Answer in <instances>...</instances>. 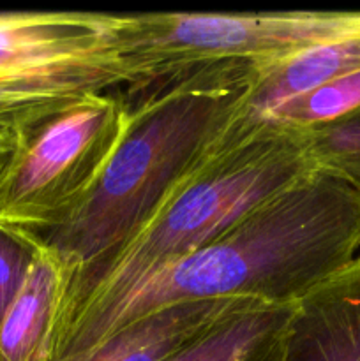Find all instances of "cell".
Segmentation results:
<instances>
[{
    "label": "cell",
    "instance_id": "obj_12",
    "mask_svg": "<svg viewBox=\"0 0 360 361\" xmlns=\"http://www.w3.org/2000/svg\"><path fill=\"white\" fill-rule=\"evenodd\" d=\"M304 130L318 171L360 190V109Z\"/></svg>",
    "mask_w": 360,
    "mask_h": 361
},
{
    "label": "cell",
    "instance_id": "obj_14",
    "mask_svg": "<svg viewBox=\"0 0 360 361\" xmlns=\"http://www.w3.org/2000/svg\"><path fill=\"white\" fill-rule=\"evenodd\" d=\"M34 254V240L0 226V323L23 286Z\"/></svg>",
    "mask_w": 360,
    "mask_h": 361
},
{
    "label": "cell",
    "instance_id": "obj_8",
    "mask_svg": "<svg viewBox=\"0 0 360 361\" xmlns=\"http://www.w3.org/2000/svg\"><path fill=\"white\" fill-rule=\"evenodd\" d=\"M120 16L99 13H6L0 14V60L83 55L119 48Z\"/></svg>",
    "mask_w": 360,
    "mask_h": 361
},
{
    "label": "cell",
    "instance_id": "obj_13",
    "mask_svg": "<svg viewBox=\"0 0 360 361\" xmlns=\"http://www.w3.org/2000/svg\"><path fill=\"white\" fill-rule=\"evenodd\" d=\"M360 109V71L332 80L307 94L289 99L261 118L296 129H309Z\"/></svg>",
    "mask_w": 360,
    "mask_h": 361
},
{
    "label": "cell",
    "instance_id": "obj_9",
    "mask_svg": "<svg viewBox=\"0 0 360 361\" xmlns=\"http://www.w3.org/2000/svg\"><path fill=\"white\" fill-rule=\"evenodd\" d=\"M66 282V267L35 242L23 286L0 323V361H46L49 331Z\"/></svg>",
    "mask_w": 360,
    "mask_h": 361
},
{
    "label": "cell",
    "instance_id": "obj_5",
    "mask_svg": "<svg viewBox=\"0 0 360 361\" xmlns=\"http://www.w3.org/2000/svg\"><path fill=\"white\" fill-rule=\"evenodd\" d=\"M131 122L119 88L20 130L0 178V226L32 240L59 228L92 192Z\"/></svg>",
    "mask_w": 360,
    "mask_h": 361
},
{
    "label": "cell",
    "instance_id": "obj_15",
    "mask_svg": "<svg viewBox=\"0 0 360 361\" xmlns=\"http://www.w3.org/2000/svg\"><path fill=\"white\" fill-rule=\"evenodd\" d=\"M18 145H20V130L11 122L0 118V178L6 173Z\"/></svg>",
    "mask_w": 360,
    "mask_h": 361
},
{
    "label": "cell",
    "instance_id": "obj_6",
    "mask_svg": "<svg viewBox=\"0 0 360 361\" xmlns=\"http://www.w3.org/2000/svg\"><path fill=\"white\" fill-rule=\"evenodd\" d=\"M281 361H360V256L296 300Z\"/></svg>",
    "mask_w": 360,
    "mask_h": 361
},
{
    "label": "cell",
    "instance_id": "obj_7",
    "mask_svg": "<svg viewBox=\"0 0 360 361\" xmlns=\"http://www.w3.org/2000/svg\"><path fill=\"white\" fill-rule=\"evenodd\" d=\"M247 302L253 300H207L164 307L120 328L73 361H173Z\"/></svg>",
    "mask_w": 360,
    "mask_h": 361
},
{
    "label": "cell",
    "instance_id": "obj_10",
    "mask_svg": "<svg viewBox=\"0 0 360 361\" xmlns=\"http://www.w3.org/2000/svg\"><path fill=\"white\" fill-rule=\"evenodd\" d=\"M293 303L247 302L173 361H281Z\"/></svg>",
    "mask_w": 360,
    "mask_h": 361
},
{
    "label": "cell",
    "instance_id": "obj_11",
    "mask_svg": "<svg viewBox=\"0 0 360 361\" xmlns=\"http://www.w3.org/2000/svg\"><path fill=\"white\" fill-rule=\"evenodd\" d=\"M360 71V37L316 46L253 73L244 109L265 116L289 99Z\"/></svg>",
    "mask_w": 360,
    "mask_h": 361
},
{
    "label": "cell",
    "instance_id": "obj_1",
    "mask_svg": "<svg viewBox=\"0 0 360 361\" xmlns=\"http://www.w3.org/2000/svg\"><path fill=\"white\" fill-rule=\"evenodd\" d=\"M360 256V190L314 173L222 235L67 326L46 361H73L140 317L207 300L293 303Z\"/></svg>",
    "mask_w": 360,
    "mask_h": 361
},
{
    "label": "cell",
    "instance_id": "obj_4",
    "mask_svg": "<svg viewBox=\"0 0 360 361\" xmlns=\"http://www.w3.org/2000/svg\"><path fill=\"white\" fill-rule=\"evenodd\" d=\"M355 37H360V13L122 14L116 44L134 73L122 94H143L219 66L254 73L316 46Z\"/></svg>",
    "mask_w": 360,
    "mask_h": 361
},
{
    "label": "cell",
    "instance_id": "obj_3",
    "mask_svg": "<svg viewBox=\"0 0 360 361\" xmlns=\"http://www.w3.org/2000/svg\"><path fill=\"white\" fill-rule=\"evenodd\" d=\"M251 81V69L219 66L124 99L133 122L92 192L66 222L35 240L66 267L67 282L133 235L244 108Z\"/></svg>",
    "mask_w": 360,
    "mask_h": 361
},
{
    "label": "cell",
    "instance_id": "obj_2",
    "mask_svg": "<svg viewBox=\"0 0 360 361\" xmlns=\"http://www.w3.org/2000/svg\"><path fill=\"white\" fill-rule=\"evenodd\" d=\"M314 173L306 130L242 108L122 245L67 282L48 345L134 282L212 242L254 208Z\"/></svg>",
    "mask_w": 360,
    "mask_h": 361
}]
</instances>
